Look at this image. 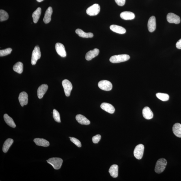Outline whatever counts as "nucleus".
<instances>
[{"mask_svg": "<svg viewBox=\"0 0 181 181\" xmlns=\"http://www.w3.org/2000/svg\"><path fill=\"white\" fill-rule=\"evenodd\" d=\"M12 51V49L10 48L1 50H0V56L2 57L10 55Z\"/></svg>", "mask_w": 181, "mask_h": 181, "instance_id": "2f4dec72", "label": "nucleus"}, {"mask_svg": "<svg viewBox=\"0 0 181 181\" xmlns=\"http://www.w3.org/2000/svg\"><path fill=\"white\" fill-rule=\"evenodd\" d=\"M53 118L54 119L55 121L57 122L60 123L61 122L59 113L57 111L54 109L53 111Z\"/></svg>", "mask_w": 181, "mask_h": 181, "instance_id": "7c9ffc66", "label": "nucleus"}, {"mask_svg": "<svg viewBox=\"0 0 181 181\" xmlns=\"http://www.w3.org/2000/svg\"><path fill=\"white\" fill-rule=\"evenodd\" d=\"M55 48L58 54L62 57H66V53L65 47L63 44L60 43H57L55 44Z\"/></svg>", "mask_w": 181, "mask_h": 181, "instance_id": "9d476101", "label": "nucleus"}, {"mask_svg": "<svg viewBox=\"0 0 181 181\" xmlns=\"http://www.w3.org/2000/svg\"><path fill=\"white\" fill-rule=\"evenodd\" d=\"M62 85L63 86L66 96H69L73 89L72 83L68 79H65L62 81Z\"/></svg>", "mask_w": 181, "mask_h": 181, "instance_id": "0eeeda50", "label": "nucleus"}, {"mask_svg": "<svg viewBox=\"0 0 181 181\" xmlns=\"http://www.w3.org/2000/svg\"><path fill=\"white\" fill-rule=\"evenodd\" d=\"M118 166L117 165H112L109 170L111 175L113 178H117L118 176Z\"/></svg>", "mask_w": 181, "mask_h": 181, "instance_id": "5701e85b", "label": "nucleus"}, {"mask_svg": "<svg viewBox=\"0 0 181 181\" xmlns=\"http://www.w3.org/2000/svg\"><path fill=\"white\" fill-rule=\"evenodd\" d=\"M98 87L101 90L105 91H110L113 88V85L110 82L107 80H102L98 83Z\"/></svg>", "mask_w": 181, "mask_h": 181, "instance_id": "6e6552de", "label": "nucleus"}, {"mask_svg": "<svg viewBox=\"0 0 181 181\" xmlns=\"http://www.w3.org/2000/svg\"><path fill=\"white\" fill-rule=\"evenodd\" d=\"M100 107L103 110L109 113H115V109L113 105L107 103H103L101 104Z\"/></svg>", "mask_w": 181, "mask_h": 181, "instance_id": "ddd939ff", "label": "nucleus"}, {"mask_svg": "<svg viewBox=\"0 0 181 181\" xmlns=\"http://www.w3.org/2000/svg\"><path fill=\"white\" fill-rule=\"evenodd\" d=\"M121 18L124 20H131L135 18V15L133 12L126 11L123 12L120 14Z\"/></svg>", "mask_w": 181, "mask_h": 181, "instance_id": "6ab92c4d", "label": "nucleus"}, {"mask_svg": "<svg viewBox=\"0 0 181 181\" xmlns=\"http://www.w3.org/2000/svg\"><path fill=\"white\" fill-rule=\"evenodd\" d=\"M156 21L155 17H151L148 20V27L149 31L153 32L155 31L156 29Z\"/></svg>", "mask_w": 181, "mask_h": 181, "instance_id": "f8f14e48", "label": "nucleus"}, {"mask_svg": "<svg viewBox=\"0 0 181 181\" xmlns=\"http://www.w3.org/2000/svg\"><path fill=\"white\" fill-rule=\"evenodd\" d=\"M9 16L7 12L3 10H0V21H3L7 20Z\"/></svg>", "mask_w": 181, "mask_h": 181, "instance_id": "c756f323", "label": "nucleus"}, {"mask_svg": "<svg viewBox=\"0 0 181 181\" xmlns=\"http://www.w3.org/2000/svg\"><path fill=\"white\" fill-rule=\"evenodd\" d=\"M101 136L100 135H97L92 137V141L95 144H97L100 141Z\"/></svg>", "mask_w": 181, "mask_h": 181, "instance_id": "72a5a7b5", "label": "nucleus"}, {"mask_svg": "<svg viewBox=\"0 0 181 181\" xmlns=\"http://www.w3.org/2000/svg\"><path fill=\"white\" fill-rule=\"evenodd\" d=\"M34 142H35L37 145L47 147L50 145L49 142L44 139L39 138H37L34 140Z\"/></svg>", "mask_w": 181, "mask_h": 181, "instance_id": "412c9836", "label": "nucleus"}, {"mask_svg": "<svg viewBox=\"0 0 181 181\" xmlns=\"http://www.w3.org/2000/svg\"><path fill=\"white\" fill-rule=\"evenodd\" d=\"M47 161L56 170L60 169L63 163L62 159L59 158H52L48 159Z\"/></svg>", "mask_w": 181, "mask_h": 181, "instance_id": "7ed1b4c3", "label": "nucleus"}, {"mask_svg": "<svg viewBox=\"0 0 181 181\" xmlns=\"http://www.w3.org/2000/svg\"><path fill=\"white\" fill-rule=\"evenodd\" d=\"M99 53V50L98 49L95 48L93 50H90L86 53L85 56L86 59L88 61H89L98 56Z\"/></svg>", "mask_w": 181, "mask_h": 181, "instance_id": "4468645a", "label": "nucleus"}, {"mask_svg": "<svg viewBox=\"0 0 181 181\" xmlns=\"http://www.w3.org/2000/svg\"><path fill=\"white\" fill-rule=\"evenodd\" d=\"M167 164V162L164 158L159 159L157 161L155 167V171L157 173H162L165 169Z\"/></svg>", "mask_w": 181, "mask_h": 181, "instance_id": "f257e3e1", "label": "nucleus"}, {"mask_svg": "<svg viewBox=\"0 0 181 181\" xmlns=\"http://www.w3.org/2000/svg\"><path fill=\"white\" fill-rule=\"evenodd\" d=\"M41 13V9L40 7L38 8L33 12L32 17L34 23H37L39 20Z\"/></svg>", "mask_w": 181, "mask_h": 181, "instance_id": "a878e982", "label": "nucleus"}, {"mask_svg": "<svg viewBox=\"0 0 181 181\" xmlns=\"http://www.w3.org/2000/svg\"><path fill=\"white\" fill-rule=\"evenodd\" d=\"M100 7L98 4H94L88 8L86 10V13L90 16H95L99 13Z\"/></svg>", "mask_w": 181, "mask_h": 181, "instance_id": "39448f33", "label": "nucleus"}, {"mask_svg": "<svg viewBox=\"0 0 181 181\" xmlns=\"http://www.w3.org/2000/svg\"><path fill=\"white\" fill-rule=\"evenodd\" d=\"M130 57L126 54L115 55L112 56L110 59V61L113 63H118L128 61Z\"/></svg>", "mask_w": 181, "mask_h": 181, "instance_id": "f03ea898", "label": "nucleus"}, {"mask_svg": "<svg viewBox=\"0 0 181 181\" xmlns=\"http://www.w3.org/2000/svg\"><path fill=\"white\" fill-rule=\"evenodd\" d=\"M77 121L79 124L85 125H88L90 124V122L85 116L81 115H77L75 117Z\"/></svg>", "mask_w": 181, "mask_h": 181, "instance_id": "aec40b11", "label": "nucleus"}, {"mask_svg": "<svg viewBox=\"0 0 181 181\" xmlns=\"http://www.w3.org/2000/svg\"><path fill=\"white\" fill-rule=\"evenodd\" d=\"M75 33L80 37L84 38H91L93 37V34L91 33H86L82 30L77 29L75 30Z\"/></svg>", "mask_w": 181, "mask_h": 181, "instance_id": "4be33fe9", "label": "nucleus"}, {"mask_svg": "<svg viewBox=\"0 0 181 181\" xmlns=\"http://www.w3.org/2000/svg\"><path fill=\"white\" fill-rule=\"evenodd\" d=\"M70 140L72 141L73 143H74L77 147H81L82 146L81 144L80 141L79 140L75 138L74 137H70Z\"/></svg>", "mask_w": 181, "mask_h": 181, "instance_id": "473e14b6", "label": "nucleus"}, {"mask_svg": "<svg viewBox=\"0 0 181 181\" xmlns=\"http://www.w3.org/2000/svg\"><path fill=\"white\" fill-rule=\"evenodd\" d=\"M53 12V8L49 6L45 12V16L43 21L45 23H48L51 20V16Z\"/></svg>", "mask_w": 181, "mask_h": 181, "instance_id": "f3484780", "label": "nucleus"}, {"mask_svg": "<svg viewBox=\"0 0 181 181\" xmlns=\"http://www.w3.org/2000/svg\"><path fill=\"white\" fill-rule=\"evenodd\" d=\"M174 134L176 137H181V124L178 123L174 124L172 128Z\"/></svg>", "mask_w": 181, "mask_h": 181, "instance_id": "b1692460", "label": "nucleus"}, {"mask_svg": "<svg viewBox=\"0 0 181 181\" xmlns=\"http://www.w3.org/2000/svg\"><path fill=\"white\" fill-rule=\"evenodd\" d=\"M28 97L27 93L25 92H21L19 95L18 99L21 106L23 107L28 104Z\"/></svg>", "mask_w": 181, "mask_h": 181, "instance_id": "9b49d317", "label": "nucleus"}, {"mask_svg": "<svg viewBox=\"0 0 181 181\" xmlns=\"http://www.w3.org/2000/svg\"><path fill=\"white\" fill-rule=\"evenodd\" d=\"M3 117L5 122L8 126L12 128H16V125L12 118L10 117L7 114H5L4 115Z\"/></svg>", "mask_w": 181, "mask_h": 181, "instance_id": "393cba45", "label": "nucleus"}, {"mask_svg": "<svg viewBox=\"0 0 181 181\" xmlns=\"http://www.w3.org/2000/svg\"><path fill=\"white\" fill-rule=\"evenodd\" d=\"M157 98L163 101H166L169 100V96L168 94L158 93L156 94Z\"/></svg>", "mask_w": 181, "mask_h": 181, "instance_id": "c85d7f7f", "label": "nucleus"}, {"mask_svg": "<svg viewBox=\"0 0 181 181\" xmlns=\"http://www.w3.org/2000/svg\"><path fill=\"white\" fill-rule=\"evenodd\" d=\"M48 89V86L46 84H42L38 88L37 90V95L39 98L41 99L47 92Z\"/></svg>", "mask_w": 181, "mask_h": 181, "instance_id": "dca6fc26", "label": "nucleus"}, {"mask_svg": "<svg viewBox=\"0 0 181 181\" xmlns=\"http://www.w3.org/2000/svg\"><path fill=\"white\" fill-rule=\"evenodd\" d=\"M144 150V146L143 144H140L135 146L133 154L135 158L139 160L143 157Z\"/></svg>", "mask_w": 181, "mask_h": 181, "instance_id": "423d86ee", "label": "nucleus"}, {"mask_svg": "<svg viewBox=\"0 0 181 181\" xmlns=\"http://www.w3.org/2000/svg\"><path fill=\"white\" fill-rule=\"evenodd\" d=\"M13 69L15 72L21 74L23 70V64L22 62H17L13 66Z\"/></svg>", "mask_w": 181, "mask_h": 181, "instance_id": "cd10ccee", "label": "nucleus"}, {"mask_svg": "<svg viewBox=\"0 0 181 181\" xmlns=\"http://www.w3.org/2000/svg\"><path fill=\"white\" fill-rule=\"evenodd\" d=\"M176 46V48L178 49H181V39L177 42Z\"/></svg>", "mask_w": 181, "mask_h": 181, "instance_id": "c9c22d12", "label": "nucleus"}, {"mask_svg": "<svg viewBox=\"0 0 181 181\" xmlns=\"http://www.w3.org/2000/svg\"><path fill=\"white\" fill-rule=\"evenodd\" d=\"M115 1L118 6H123L125 5L126 0H115Z\"/></svg>", "mask_w": 181, "mask_h": 181, "instance_id": "f704fd0d", "label": "nucleus"}, {"mask_svg": "<svg viewBox=\"0 0 181 181\" xmlns=\"http://www.w3.org/2000/svg\"><path fill=\"white\" fill-rule=\"evenodd\" d=\"M13 142V140L12 139H8L6 140L4 142L3 145V152L5 153L7 152Z\"/></svg>", "mask_w": 181, "mask_h": 181, "instance_id": "bb28decb", "label": "nucleus"}, {"mask_svg": "<svg viewBox=\"0 0 181 181\" xmlns=\"http://www.w3.org/2000/svg\"><path fill=\"white\" fill-rule=\"evenodd\" d=\"M142 113L144 118L146 120H151L153 117V113L148 107H144L142 111Z\"/></svg>", "mask_w": 181, "mask_h": 181, "instance_id": "2eb2a0df", "label": "nucleus"}, {"mask_svg": "<svg viewBox=\"0 0 181 181\" xmlns=\"http://www.w3.org/2000/svg\"><path fill=\"white\" fill-rule=\"evenodd\" d=\"M110 29L112 31L120 34H124L126 32V30L124 28L115 25H111L110 27Z\"/></svg>", "mask_w": 181, "mask_h": 181, "instance_id": "a211bd4d", "label": "nucleus"}, {"mask_svg": "<svg viewBox=\"0 0 181 181\" xmlns=\"http://www.w3.org/2000/svg\"><path fill=\"white\" fill-rule=\"evenodd\" d=\"M36 1L38 2H41L42 1H44V0H36Z\"/></svg>", "mask_w": 181, "mask_h": 181, "instance_id": "e433bc0d", "label": "nucleus"}, {"mask_svg": "<svg viewBox=\"0 0 181 181\" xmlns=\"http://www.w3.org/2000/svg\"><path fill=\"white\" fill-rule=\"evenodd\" d=\"M41 57V53L39 46H36L32 53L31 58V64L34 65L36 64L38 60Z\"/></svg>", "mask_w": 181, "mask_h": 181, "instance_id": "20e7f679", "label": "nucleus"}, {"mask_svg": "<svg viewBox=\"0 0 181 181\" xmlns=\"http://www.w3.org/2000/svg\"><path fill=\"white\" fill-rule=\"evenodd\" d=\"M167 20L170 23L178 24L180 22V17L173 13H169L167 15Z\"/></svg>", "mask_w": 181, "mask_h": 181, "instance_id": "1a4fd4ad", "label": "nucleus"}]
</instances>
